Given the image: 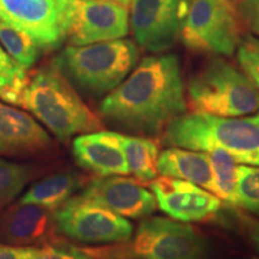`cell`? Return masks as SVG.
Masks as SVG:
<instances>
[{
    "label": "cell",
    "instance_id": "obj_33",
    "mask_svg": "<svg viewBox=\"0 0 259 259\" xmlns=\"http://www.w3.org/2000/svg\"><path fill=\"white\" fill-rule=\"evenodd\" d=\"M252 259H259V257H253Z\"/></svg>",
    "mask_w": 259,
    "mask_h": 259
},
{
    "label": "cell",
    "instance_id": "obj_14",
    "mask_svg": "<svg viewBox=\"0 0 259 259\" xmlns=\"http://www.w3.org/2000/svg\"><path fill=\"white\" fill-rule=\"evenodd\" d=\"M0 19L28 34L42 51L64 41L56 0H0Z\"/></svg>",
    "mask_w": 259,
    "mask_h": 259
},
{
    "label": "cell",
    "instance_id": "obj_32",
    "mask_svg": "<svg viewBox=\"0 0 259 259\" xmlns=\"http://www.w3.org/2000/svg\"><path fill=\"white\" fill-rule=\"evenodd\" d=\"M222 2H227V3H231V2H234V0H222Z\"/></svg>",
    "mask_w": 259,
    "mask_h": 259
},
{
    "label": "cell",
    "instance_id": "obj_26",
    "mask_svg": "<svg viewBox=\"0 0 259 259\" xmlns=\"http://www.w3.org/2000/svg\"><path fill=\"white\" fill-rule=\"evenodd\" d=\"M228 221L259 252V218L242 209L234 208L228 211Z\"/></svg>",
    "mask_w": 259,
    "mask_h": 259
},
{
    "label": "cell",
    "instance_id": "obj_2",
    "mask_svg": "<svg viewBox=\"0 0 259 259\" xmlns=\"http://www.w3.org/2000/svg\"><path fill=\"white\" fill-rule=\"evenodd\" d=\"M19 107L63 142L103 128L99 116L83 102L54 60L30 73Z\"/></svg>",
    "mask_w": 259,
    "mask_h": 259
},
{
    "label": "cell",
    "instance_id": "obj_16",
    "mask_svg": "<svg viewBox=\"0 0 259 259\" xmlns=\"http://www.w3.org/2000/svg\"><path fill=\"white\" fill-rule=\"evenodd\" d=\"M51 144L50 135L31 115L0 102V155H34Z\"/></svg>",
    "mask_w": 259,
    "mask_h": 259
},
{
    "label": "cell",
    "instance_id": "obj_18",
    "mask_svg": "<svg viewBox=\"0 0 259 259\" xmlns=\"http://www.w3.org/2000/svg\"><path fill=\"white\" fill-rule=\"evenodd\" d=\"M83 179L74 171H63L34 184L22 198L21 203L37 204L51 210H58L83 185Z\"/></svg>",
    "mask_w": 259,
    "mask_h": 259
},
{
    "label": "cell",
    "instance_id": "obj_3",
    "mask_svg": "<svg viewBox=\"0 0 259 259\" xmlns=\"http://www.w3.org/2000/svg\"><path fill=\"white\" fill-rule=\"evenodd\" d=\"M163 142L197 151L222 149L239 164L259 167V113L242 118L185 113L163 130Z\"/></svg>",
    "mask_w": 259,
    "mask_h": 259
},
{
    "label": "cell",
    "instance_id": "obj_19",
    "mask_svg": "<svg viewBox=\"0 0 259 259\" xmlns=\"http://www.w3.org/2000/svg\"><path fill=\"white\" fill-rule=\"evenodd\" d=\"M120 143L124 150L130 173L142 184H148L158 177V145L153 139L132 137L120 134Z\"/></svg>",
    "mask_w": 259,
    "mask_h": 259
},
{
    "label": "cell",
    "instance_id": "obj_9",
    "mask_svg": "<svg viewBox=\"0 0 259 259\" xmlns=\"http://www.w3.org/2000/svg\"><path fill=\"white\" fill-rule=\"evenodd\" d=\"M56 222L58 232L84 244H119L134 234L127 219L80 194L56 210Z\"/></svg>",
    "mask_w": 259,
    "mask_h": 259
},
{
    "label": "cell",
    "instance_id": "obj_31",
    "mask_svg": "<svg viewBox=\"0 0 259 259\" xmlns=\"http://www.w3.org/2000/svg\"><path fill=\"white\" fill-rule=\"evenodd\" d=\"M100 2H108V3H114V4H119L121 6H125V8H130L132 0H100Z\"/></svg>",
    "mask_w": 259,
    "mask_h": 259
},
{
    "label": "cell",
    "instance_id": "obj_23",
    "mask_svg": "<svg viewBox=\"0 0 259 259\" xmlns=\"http://www.w3.org/2000/svg\"><path fill=\"white\" fill-rule=\"evenodd\" d=\"M235 206L259 218V167L238 164Z\"/></svg>",
    "mask_w": 259,
    "mask_h": 259
},
{
    "label": "cell",
    "instance_id": "obj_22",
    "mask_svg": "<svg viewBox=\"0 0 259 259\" xmlns=\"http://www.w3.org/2000/svg\"><path fill=\"white\" fill-rule=\"evenodd\" d=\"M36 174L28 164L0 160V211L14 200Z\"/></svg>",
    "mask_w": 259,
    "mask_h": 259
},
{
    "label": "cell",
    "instance_id": "obj_21",
    "mask_svg": "<svg viewBox=\"0 0 259 259\" xmlns=\"http://www.w3.org/2000/svg\"><path fill=\"white\" fill-rule=\"evenodd\" d=\"M0 42L9 56L27 70L36 63L40 56L41 48L36 42L24 31L16 29L2 19H0Z\"/></svg>",
    "mask_w": 259,
    "mask_h": 259
},
{
    "label": "cell",
    "instance_id": "obj_10",
    "mask_svg": "<svg viewBox=\"0 0 259 259\" xmlns=\"http://www.w3.org/2000/svg\"><path fill=\"white\" fill-rule=\"evenodd\" d=\"M130 8L132 34L143 50L161 53L180 38L183 0H132Z\"/></svg>",
    "mask_w": 259,
    "mask_h": 259
},
{
    "label": "cell",
    "instance_id": "obj_28",
    "mask_svg": "<svg viewBox=\"0 0 259 259\" xmlns=\"http://www.w3.org/2000/svg\"><path fill=\"white\" fill-rule=\"evenodd\" d=\"M239 10L246 24L259 35V0H241Z\"/></svg>",
    "mask_w": 259,
    "mask_h": 259
},
{
    "label": "cell",
    "instance_id": "obj_13",
    "mask_svg": "<svg viewBox=\"0 0 259 259\" xmlns=\"http://www.w3.org/2000/svg\"><path fill=\"white\" fill-rule=\"evenodd\" d=\"M58 233L56 211L37 204L18 202L0 215V241L8 245L58 244Z\"/></svg>",
    "mask_w": 259,
    "mask_h": 259
},
{
    "label": "cell",
    "instance_id": "obj_24",
    "mask_svg": "<svg viewBox=\"0 0 259 259\" xmlns=\"http://www.w3.org/2000/svg\"><path fill=\"white\" fill-rule=\"evenodd\" d=\"M236 50L241 70L250 77L259 92V38L253 35H246Z\"/></svg>",
    "mask_w": 259,
    "mask_h": 259
},
{
    "label": "cell",
    "instance_id": "obj_6",
    "mask_svg": "<svg viewBox=\"0 0 259 259\" xmlns=\"http://www.w3.org/2000/svg\"><path fill=\"white\" fill-rule=\"evenodd\" d=\"M105 254L139 259H209L210 241L187 222L153 216L139 223L127 250L105 248Z\"/></svg>",
    "mask_w": 259,
    "mask_h": 259
},
{
    "label": "cell",
    "instance_id": "obj_11",
    "mask_svg": "<svg viewBox=\"0 0 259 259\" xmlns=\"http://www.w3.org/2000/svg\"><path fill=\"white\" fill-rule=\"evenodd\" d=\"M148 186L158 208L178 221H206L222 208L219 197L189 181L161 176L148 183Z\"/></svg>",
    "mask_w": 259,
    "mask_h": 259
},
{
    "label": "cell",
    "instance_id": "obj_4",
    "mask_svg": "<svg viewBox=\"0 0 259 259\" xmlns=\"http://www.w3.org/2000/svg\"><path fill=\"white\" fill-rule=\"evenodd\" d=\"M139 58L138 46L126 38L67 46L54 61L71 84L82 92L109 94L132 72Z\"/></svg>",
    "mask_w": 259,
    "mask_h": 259
},
{
    "label": "cell",
    "instance_id": "obj_7",
    "mask_svg": "<svg viewBox=\"0 0 259 259\" xmlns=\"http://www.w3.org/2000/svg\"><path fill=\"white\" fill-rule=\"evenodd\" d=\"M59 27L71 46L122 38L128 34V9L100 0H56Z\"/></svg>",
    "mask_w": 259,
    "mask_h": 259
},
{
    "label": "cell",
    "instance_id": "obj_15",
    "mask_svg": "<svg viewBox=\"0 0 259 259\" xmlns=\"http://www.w3.org/2000/svg\"><path fill=\"white\" fill-rule=\"evenodd\" d=\"M72 155L77 163L99 177L127 176V162L120 143V134L96 131L73 139Z\"/></svg>",
    "mask_w": 259,
    "mask_h": 259
},
{
    "label": "cell",
    "instance_id": "obj_30",
    "mask_svg": "<svg viewBox=\"0 0 259 259\" xmlns=\"http://www.w3.org/2000/svg\"><path fill=\"white\" fill-rule=\"evenodd\" d=\"M29 247L0 244V259H24Z\"/></svg>",
    "mask_w": 259,
    "mask_h": 259
},
{
    "label": "cell",
    "instance_id": "obj_1",
    "mask_svg": "<svg viewBox=\"0 0 259 259\" xmlns=\"http://www.w3.org/2000/svg\"><path fill=\"white\" fill-rule=\"evenodd\" d=\"M187 111L183 74L176 54L144 58L100 105L103 118L119 127L153 136Z\"/></svg>",
    "mask_w": 259,
    "mask_h": 259
},
{
    "label": "cell",
    "instance_id": "obj_12",
    "mask_svg": "<svg viewBox=\"0 0 259 259\" xmlns=\"http://www.w3.org/2000/svg\"><path fill=\"white\" fill-rule=\"evenodd\" d=\"M80 196L126 219L147 218L157 208L154 193L136 178L126 176L95 178L87 184Z\"/></svg>",
    "mask_w": 259,
    "mask_h": 259
},
{
    "label": "cell",
    "instance_id": "obj_27",
    "mask_svg": "<svg viewBox=\"0 0 259 259\" xmlns=\"http://www.w3.org/2000/svg\"><path fill=\"white\" fill-rule=\"evenodd\" d=\"M30 73L27 69L19 71L12 76H2L0 74V99L10 105L19 106L24 90L27 88Z\"/></svg>",
    "mask_w": 259,
    "mask_h": 259
},
{
    "label": "cell",
    "instance_id": "obj_20",
    "mask_svg": "<svg viewBox=\"0 0 259 259\" xmlns=\"http://www.w3.org/2000/svg\"><path fill=\"white\" fill-rule=\"evenodd\" d=\"M208 154L215 181L216 196L227 204L235 206L238 186V162L222 149H211Z\"/></svg>",
    "mask_w": 259,
    "mask_h": 259
},
{
    "label": "cell",
    "instance_id": "obj_5",
    "mask_svg": "<svg viewBox=\"0 0 259 259\" xmlns=\"http://www.w3.org/2000/svg\"><path fill=\"white\" fill-rule=\"evenodd\" d=\"M187 102L194 113L222 118L259 111V92L244 71L220 57L211 58L190 77Z\"/></svg>",
    "mask_w": 259,
    "mask_h": 259
},
{
    "label": "cell",
    "instance_id": "obj_25",
    "mask_svg": "<svg viewBox=\"0 0 259 259\" xmlns=\"http://www.w3.org/2000/svg\"><path fill=\"white\" fill-rule=\"evenodd\" d=\"M58 244L44 245L42 247L30 246L24 259H92L88 250Z\"/></svg>",
    "mask_w": 259,
    "mask_h": 259
},
{
    "label": "cell",
    "instance_id": "obj_29",
    "mask_svg": "<svg viewBox=\"0 0 259 259\" xmlns=\"http://www.w3.org/2000/svg\"><path fill=\"white\" fill-rule=\"evenodd\" d=\"M22 70H24V67L21 66L15 59H12L8 52H5L0 47V74L2 76H12V74L18 73Z\"/></svg>",
    "mask_w": 259,
    "mask_h": 259
},
{
    "label": "cell",
    "instance_id": "obj_17",
    "mask_svg": "<svg viewBox=\"0 0 259 259\" xmlns=\"http://www.w3.org/2000/svg\"><path fill=\"white\" fill-rule=\"evenodd\" d=\"M157 170L161 176L189 181L216 196L211 163L205 151L168 148L158 155Z\"/></svg>",
    "mask_w": 259,
    "mask_h": 259
},
{
    "label": "cell",
    "instance_id": "obj_8",
    "mask_svg": "<svg viewBox=\"0 0 259 259\" xmlns=\"http://www.w3.org/2000/svg\"><path fill=\"white\" fill-rule=\"evenodd\" d=\"M180 38L190 50L232 56L240 44V23L229 3L192 0L183 16Z\"/></svg>",
    "mask_w": 259,
    "mask_h": 259
}]
</instances>
